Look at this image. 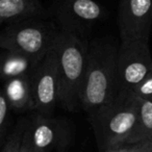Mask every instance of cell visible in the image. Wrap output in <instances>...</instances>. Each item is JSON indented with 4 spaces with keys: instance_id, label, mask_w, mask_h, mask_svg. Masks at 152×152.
Here are the masks:
<instances>
[{
    "instance_id": "obj_1",
    "label": "cell",
    "mask_w": 152,
    "mask_h": 152,
    "mask_svg": "<svg viewBox=\"0 0 152 152\" xmlns=\"http://www.w3.org/2000/svg\"><path fill=\"white\" fill-rule=\"evenodd\" d=\"M118 49L119 44L113 38H99L88 43L80 107L89 115L113 102Z\"/></svg>"
},
{
    "instance_id": "obj_2",
    "label": "cell",
    "mask_w": 152,
    "mask_h": 152,
    "mask_svg": "<svg viewBox=\"0 0 152 152\" xmlns=\"http://www.w3.org/2000/svg\"><path fill=\"white\" fill-rule=\"evenodd\" d=\"M88 41L59 29L56 38L57 69L59 77L58 105L68 112L80 107V92L85 78Z\"/></svg>"
},
{
    "instance_id": "obj_3",
    "label": "cell",
    "mask_w": 152,
    "mask_h": 152,
    "mask_svg": "<svg viewBox=\"0 0 152 152\" xmlns=\"http://www.w3.org/2000/svg\"><path fill=\"white\" fill-rule=\"evenodd\" d=\"M139 105L140 100L127 97L89 115L100 152L124 145L135 124Z\"/></svg>"
},
{
    "instance_id": "obj_4",
    "label": "cell",
    "mask_w": 152,
    "mask_h": 152,
    "mask_svg": "<svg viewBox=\"0 0 152 152\" xmlns=\"http://www.w3.org/2000/svg\"><path fill=\"white\" fill-rule=\"evenodd\" d=\"M59 28L34 18L10 23L0 31V48L41 61L54 45Z\"/></svg>"
},
{
    "instance_id": "obj_5",
    "label": "cell",
    "mask_w": 152,
    "mask_h": 152,
    "mask_svg": "<svg viewBox=\"0 0 152 152\" xmlns=\"http://www.w3.org/2000/svg\"><path fill=\"white\" fill-rule=\"evenodd\" d=\"M150 75H152V54L149 41H120L113 102L124 100Z\"/></svg>"
},
{
    "instance_id": "obj_6",
    "label": "cell",
    "mask_w": 152,
    "mask_h": 152,
    "mask_svg": "<svg viewBox=\"0 0 152 152\" xmlns=\"http://www.w3.org/2000/svg\"><path fill=\"white\" fill-rule=\"evenodd\" d=\"M55 43L30 76L34 110L47 117H51L58 105L59 77Z\"/></svg>"
},
{
    "instance_id": "obj_7",
    "label": "cell",
    "mask_w": 152,
    "mask_h": 152,
    "mask_svg": "<svg viewBox=\"0 0 152 152\" xmlns=\"http://www.w3.org/2000/svg\"><path fill=\"white\" fill-rule=\"evenodd\" d=\"M105 17V10L95 0H61L56 7V19L61 28L81 40Z\"/></svg>"
},
{
    "instance_id": "obj_8",
    "label": "cell",
    "mask_w": 152,
    "mask_h": 152,
    "mask_svg": "<svg viewBox=\"0 0 152 152\" xmlns=\"http://www.w3.org/2000/svg\"><path fill=\"white\" fill-rule=\"evenodd\" d=\"M67 139L68 130L64 123L38 114L26 124L22 146L31 152H52L61 149Z\"/></svg>"
},
{
    "instance_id": "obj_9",
    "label": "cell",
    "mask_w": 152,
    "mask_h": 152,
    "mask_svg": "<svg viewBox=\"0 0 152 152\" xmlns=\"http://www.w3.org/2000/svg\"><path fill=\"white\" fill-rule=\"evenodd\" d=\"M117 23L121 41H149L152 0H120Z\"/></svg>"
},
{
    "instance_id": "obj_10",
    "label": "cell",
    "mask_w": 152,
    "mask_h": 152,
    "mask_svg": "<svg viewBox=\"0 0 152 152\" xmlns=\"http://www.w3.org/2000/svg\"><path fill=\"white\" fill-rule=\"evenodd\" d=\"M30 76L31 75L20 76L2 83L3 86L1 89L11 110L16 112L34 110Z\"/></svg>"
},
{
    "instance_id": "obj_11",
    "label": "cell",
    "mask_w": 152,
    "mask_h": 152,
    "mask_svg": "<svg viewBox=\"0 0 152 152\" xmlns=\"http://www.w3.org/2000/svg\"><path fill=\"white\" fill-rule=\"evenodd\" d=\"M41 61L23 53L4 50L0 54V83L20 76L31 75Z\"/></svg>"
},
{
    "instance_id": "obj_12",
    "label": "cell",
    "mask_w": 152,
    "mask_h": 152,
    "mask_svg": "<svg viewBox=\"0 0 152 152\" xmlns=\"http://www.w3.org/2000/svg\"><path fill=\"white\" fill-rule=\"evenodd\" d=\"M43 7L39 0H0V26L39 17Z\"/></svg>"
},
{
    "instance_id": "obj_13",
    "label": "cell",
    "mask_w": 152,
    "mask_h": 152,
    "mask_svg": "<svg viewBox=\"0 0 152 152\" xmlns=\"http://www.w3.org/2000/svg\"><path fill=\"white\" fill-rule=\"evenodd\" d=\"M152 137V100L140 101L135 124L124 145H134Z\"/></svg>"
},
{
    "instance_id": "obj_14",
    "label": "cell",
    "mask_w": 152,
    "mask_h": 152,
    "mask_svg": "<svg viewBox=\"0 0 152 152\" xmlns=\"http://www.w3.org/2000/svg\"><path fill=\"white\" fill-rule=\"evenodd\" d=\"M26 121H21L19 124L16 126L15 130L12 132L10 137L7 139L3 149L1 152H20L22 146V139H23L24 130L26 128Z\"/></svg>"
},
{
    "instance_id": "obj_15",
    "label": "cell",
    "mask_w": 152,
    "mask_h": 152,
    "mask_svg": "<svg viewBox=\"0 0 152 152\" xmlns=\"http://www.w3.org/2000/svg\"><path fill=\"white\" fill-rule=\"evenodd\" d=\"M127 97L134 98V99H137L140 101L152 100V75L148 76L147 78H145L142 83H140L129 93Z\"/></svg>"
},
{
    "instance_id": "obj_16",
    "label": "cell",
    "mask_w": 152,
    "mask_h": 152,
    "mask_svg": "<svg viewBox=\"0 0 152 152\" xmlns=\"http://www.w3.org/2000/svg\"><path fill=\"white\" fill-rule=\"evenodd\" d=\"M10 110H11L10 104L5 98L2 89L0 88V135L2 134L3 131L7 128Z\"/></svg>"
},
{
    "instance_id": "obj_17",
    "label": "cell",
    "mask_w": 152,
    "mask_h": 152,
    "mask_svg": "<svg viewBox=\"0 0 152 152\" xmlns=\"http://www.w3.org/2000/svg\"><path fill=\"white\" fill-rule=\"evenodd\" d=\"M134 146L139 152H152V137L134 144Z\"/></svg>"
},
{
    "instance_id": "obj_18",
    "label": "cell",
    "mask_w": 152,
    "mask_h": 152,
    "mask_svg": "<svg viewBox=\"0 0 152 152\" xmlns=\"http://www.w3.org/2000/svg\"><path fill=\"white\" fill-rule=\"evenodd\" d=\"M102 152H139L134 145H123L119 147L110 148V149L104 150Z\"/></svg>"
},
{
    "instance_id": "obj_19",
    "label": "cell",
    "mask_w": 152,
    "mask_h": 152,
    "mask_svg": "<svg viewBox=\"0 0 152 152\" xmlns=\"http://www.w3.org/2000/svg\"><path fill=\"white\" fill-rule=\"evenodd\" d=\"M20 152H31L30 150H28L27 148H25V147H23V146H21V151Z\"/></svg>"
},
{
    "instance_id": "obj_20",
    "label": "cell",
    "mask_w": 152,
    "mask_h": 152,
    "mask_svg": "<svg viewBox=\"0 0 152 152\" xmlns=\"http://www.w3.org/2000/svg\"><path fill=\"white\" fill-rule=\"evenodd\" d=\"M55 152H65V151H64V149H63V148H61V149L56 150V151H55Z\"/></svg>"
}]
</instances>
